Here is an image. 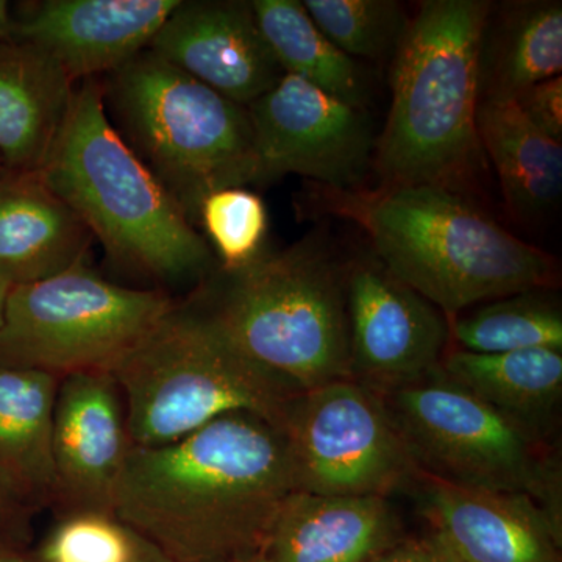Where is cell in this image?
<instances>
[{"mask_svg":"<svg viewBox=\"0 0 562 562\" xmlns=\"http://www.w3.org/2000/svg\"><path fill=\"white\" fill-rule=\"evenodd\" d=\"M91 232L38 173L0 179V283L22 286L87 258Z\"/></svg>","mask_w":562,"mask_h":562,"instance_id":"18","label":"cell"},{"mask_svg":"<svg viewBox=\"0 0 562 562\" xmlns=\"http://www.w3.org/2000/svg\"><path fill=\"white\" fill-rule=\"evenodd\" d=\"M538 131L562 143V77L538 81L513 99Z\"/></svg>","mask_w":562,"mask_h":562,"instance_id":"29","label":"cell"},{"mask_svg":"<svg viewBox=\"0 0 562 562\" xmlns=\"http://www.w3.org/2000/svg\"><path fill=\"white\" fill-rule=\"evenodd\" d=\"M476 135L517 220H543L560 205L562 143L538 131L516 103L480 99Z\"/></svg>","mask_w":562,"mask_h":562,"instance_id":"21","label":"cell"},{"mask_svg":"<svg viewBox=\"0 0 562 562\" xmlns=\"http://www.w3.org/2000/svg\"><path fill=\"white\" fill-rule=\"evenodd\" d=\"M155 547L114 512L63 513L35 554L40 562H146Z\"/></svg>","mask_w":562,"mask_h":562,"instance_id":"27","label":"cell"},{"mask_svg":"<svg viewBox=\"0 0 562 562\" xmlns=\"http://www.w3.org/2000/svg\"><path fill=\"white\" fill-rule=\"evenodd\" d=\"M0 562H40L35 552H29L24 542L0 535Z\"/></svg>","mask_w":562,"mask_h":562,"instance_id":"32","label":"cell"},{"mask_svg":"<svg viewBox=\"0 0 562 562\" xmlns=\"http://www.w3.org/2000/svg\"><path fill=\"white\" fill-rule=\"evenodd\" d=\"M146 562H173L172 560H169V558H166L165 554H161L158 552L157 549L151 552L150 557L147 558Z\"/></svg>","mask_w":562,"mask_h":562,"instance_id":"35","label":"cell"},{"mask_svg":"<svg viewBox=\"0 0 562 562\" xmlns=\"http://www.w3.org/2000/svg\"><path fill=\"white\" fill-rule=\"evenodd\" d=\"M547 290L497 299L449 321L450 339L458 349L502 353L527 349L562 351V313Z\"/></svg>","mask_w":562,"mask_h":562,"instance_id":"25","label":"cell"},{"mask_svg":"<svg viewBox=\"0 0 562 562\" xmlns=\"http://www.w3.org/2000/svg\"><path fill=\"white\" fill-rule=\"evenodd\" d=\"M280 431L297 491L387 498L420 473L382 395L357 380L294 395Z\"/></svg>","mask_w":562,"mask_h":562,"instance_id":"10","label":"cell"},{"mask_svg":"<svg viewBox=\"0 0 562 562\" xmlns=\"http://www.w3.org/2000/svg\"><path fill=\"white\" fill-rule=\"evenodd\" d=\"M102 98L111 124L192 224L211 192L262 184L246 106L154 52L109 74Z\"/></svg>","mask_w":562,"mask_h":562,"instance_id":"6","label":"cell"},{"mask_svg":"<svg viewBox=\"0 0 562 562\" xmlns=\"http://www.w3.org/2000/svg\"><path fill=\"white\" fill-rule=\"evenodd\" d=\"M243 562H261L260 557L251 558V560L243 561Z\"/></svg>","mask_w":562,"mask_h":562,"instance_id":"36","label":"cell"},{"mask_svg":"<svg viewBox=\"0 0 562 562\" xmlns=\"http://www.w3.org/2000/svg\"><path fill=\"white\" fill-rule=\"evenodd\" d=\"M321 205L357 222L372 254L446 316L482 302L549 290L557 262L506 232L461 192L441 187L321 190Z\"/></svg>","mask_w":562,"mask_h":562,"instance_id":"2","label":"cell"},{"mask_svg":"<svg viewBox=\"0 0 562 562\" xmlns=\"http://www.w3.org/2000/svg\"><path fill=\"white\" fill-rule=\"evenodd\" d=\"M33 509L0 468V535L24 542Z\"/></svg>","mask_w":562,"mask_h":562,"instance_id":"30","label":"cell"},{"mask_svg":"<svg viewBox=\"0 0 562 562\" xmlns=\"http://www.w3.org/2000/svg\"><path fill=\"white\" fill-rule=\"evenodd\" d=\"M380 395L420 472L524 495L562 522L561 472L541 431L498 412L441 368Z\"/></svg>","mask_w":562,"mask_h":562,"instance_id":"8","label":"cell"},{"mask_svg":"<svg viewBox=\"0 0 562 562\" xmlns=\"http://www.w3.org/2000/svg\"><path fill=\"white\" fill-rule=\"evenodd\" d=\"M133 447L187 438L225 414L281 428L295 392L250 361L194 301L177 305L110 371Z\"/></svg>","mask_w":562,"mask_h":562,"instance_id":"7","label":"cell"},{"mask_svg":"<svg viewBox=\"0 0 562 562\" xmlns=\"http://www.w3.org/2000/svg\"><path fill=\"white\" fill-rule=\"evenodd\" d=\"M295 491L279 428L232 413L179 441L132 447L113 512L173 562H243Z\"/></svg>","mask_w":562,"mask_h":562,"instance_id":"1","label":"cell"},{"mask_svg":"<svg viewBox=\"0 0 562 562\" xmlns=\"http://www.w3.org/2000/svg\"><path fill=\"white\" fill-rule=\"evenodd\" d=\"M5 169L2 168V165H0V179H2L3 176H5Z\"/></svg>","mask_w":562,"mask_h":562,"instance_id":"37","label":"cell"},{"mask_svg":"<svg viewBox=\"0 0 562 562\" xmlns=\"http://www.w3.org/2000/svg\"><path fill=\"white\" fill-rule=\"evenodd\" d=\"M198 222L222 262L221 271H236L265 254L268 209L247 188H224L206 195Z\"/></svg>","mask_w":562,"mask_h":562,"instance_id":"28","label":"cell"},{"mask_svg":"<svg viewBox=\"0 0 562 562\" xmlns=\"http://www.w3.org/2000/svg\"><path fill=\"white\" fill-rule=\"evenodd\" d=\"M74 81L54 58L16 38L0 40V165L36 173L68 117Z\"/></svg>","mask_w":562,"mask_h":562,"instance_id":"19","label":"cell"},{"mask_svg":"<svg viewBox=\"0 0 562 562\" xmlns=\"http://www.w3.org/2000/svg\"><path fill=\"white\" fill-rule=\"evenodd\" d=\"M314 24L344 54L383 60L395 54L409 18L395 0H303Z\"/></svg>","mask_w":562,"mask_h":562,"instance_id":"26","label":"cell"},{"mask_svg":"<svg viewBox=\"0 0 562 562\" xmlns=\"http://www.w3.org/2000/svg\"><path fill=\"white\" fill-rule=\"evenodd\" d=\"M492 3L425 0L395 50L392 102L373 168L382 187L460 192L480 160L479 52Z\"/></svg>","mask_w":562,"mask_h":562,"instance_id":"4","label":"cell"},{"mask_svg":"<svg viewBox=\"0 0 562 562\" xmlns=\"http://www.w3.org/2000/svg\"><path fill=\"white\" fill-rule=\"evenodd\" d=\"M562 72L560 0L492 3L479 52L480 99L513 101Z\"/></svg>","mask_w":562,"mask_h":562,"instance_id":"20","label":"cell"},{"mask_svg":"<svg viewBox=\"0 0 562 562\" xmlns=\"http://www.w3.org/2000/svg\"><path fill=\"white\" fill-rule=\"evenodd\" d=\"M255 20L283 74L366 110L369 83L360 63L339 50L299 0H254Z\"/></svg>","mask_w":562,"mask_h":562,"instance_id":"24","label":"cell"},{"mask_svg":"<svg viewBox=\"0 0 562 562\" xmlns=\"http://www.w3.org/2000/svg\"><path fill=\"white\" fill-rule=\"evenodd\" d=\"M346 301L351 375L358 383L384 394L441 366L449 321L372 250L347 262Z\"/></svg>","mask_w":562,"mask_h":562,"instance_id":"12","label":"cell"},{"mask_svg":"<svg viewBox=\"0 0 562 562\" xmlns=\"http://www.w3.org/2000/svg\"><path fill=\"white\" fill-rule=\"evenodd\" d=\"M124 401L110 372L63 376L54 414L55 502L61 512H113L132 450Z\"/></svg>","mask_w":562,"mask_h":562,"instance_id":"13","label":"cell"},{"mask_svg":"<svg viewBox=\"0 0 562 562\" xmlns=\"http://www.w3.org/2000/svg\"><path fill=\"white\" fill-rule=\"evenodd\" d=\"M13 38V18L9 3L0 0V40Z\"/></svg>","mask_w":562,"mask_h":562,"instance_id":"33","label":"cell"},{"mask_svg":"<svg viewBox=\"0 0 562 562\" xmlns=\"http://www.w3.org/2000/svg\"><path fill=\"white\" fill-rule=\"evenodd\" d=\"M420 514L458 562H561L562 522L524 495L420 472Z\"/></svg>","mask_w":562,"mask_h":562,"instance_id":"15","label":"cell"},{"mask_svg":"<svg viewBox=\"0 0 562 562\" xmlns=\"http://www.w3.org/2000/svg\"><path fill=\"white\" fill-rule=\"evenodd\" d=\"M36 173L117 265L168 283L209 272V244L111 124L98 79L74 90L68 117Z\"/></svg>","mask_w":562,"mask_h":562,"instance_id":"3","label":"cell"},{"mask_svg":"<svg viewBox=\"0 0 562 562\" xmlns=\"http://www.w3.org/2000/svg\"><path fill=\"white\" fill-rule=\"evenodd\" d=\"M371 562H458L435 536L402 538Z\"/></svg>","mask_w":562,"mask_h":562,"instance_id":"31","label":"cell"},{"mask_svg":"<svg viewBox=\"0 0 562 562\" xmlns=\"http://www.w3.org/2000/svg\"><path fill=\"white\" fill-rule=\"evenodd\" d=\"M10 288L5 284L0 283V324H2L3 306H5L7 294H9Z\"/></svg>","mask_w":562,"mask_h":562,"instance_id":"34","label":"cell"},{"mask_svg":"<svg viewBox=\"0 0 562 562\" xmlns=\"http://www.w3.org/2000/svg\"><path fill=\"white\" fill-rule=\"evenodd\" d=\"M194 302L236 349L295 394L353 380L346 266L317 232L221 271Z\"/></svg>","mask_w":562,"mask_h":562,"instance_id":"5","label":"cell"},{"mask_svg":"<svg viewBox=\"0 0 562 562\" xmlns=\"http://www.w3.org/2000/svg\"><path fill=\"white\" fill-rule=\"evenodd\" d=\"M247 111L262 184L295 173L325 190L364 188L376 143L366 110L283 74Z\"/></svg>","mask_w":562,"mask_h":562,"instance_id":"11","label":"cell"},{"mask_svg":"<svg viewBox=\"0 0 562 562\" xmlns=\"http://www.w3.org/2000/svg\"><path fill=\"white\" fill-rule=\"evenodd\" d=\"M147 49L246 109L283 77L241 0L180 2Z\"/></svg>","mask_w":562,"mask_h":562,"instance_id":"14","label":"cell"},{"mask_svg":"<svg viewBox=\"0 0 562 562\" xmlns=\"http://www.w3.org/2000/svg\"><path fill=\"white\" fill-rule=\"evenodd\" d=\"M58 376L0 364V468L33 508L54 505Z\"/></svg>","mask_w":562,"mask_h":562,"instance_id":"22","label":"cell"},{"mask_svg":"<svg viewBox=\"0 0 562 562\" xmlns=\"http://www.w3.org/2000/svg\"><path fill=\"white\" fill-rule=\"evenodd\" d=\"M172 306L160 291L102 279L85 258L49 279L11 288L0 324V364L58 379L110 372Z\"/></svg>","mask_w":562,"mask_h":562,"instance_id":"9","label":"cell"},{"mask_svg":"<svg viewBox=\"0 0 562 562\" xmlns=\"http://www.w3.org/2000/svg\"><path fill=\"white\" fill-rule=\"evenodd\" d=\"M439 368L498 412L541 432L561 401V350L475 353L453 349L446 351Z\"/></svg>","mask_w":562,"mask_h":562,"instance_id":"23","label":"cell"},{"mask_svg":"<svg viewBox=\"0 0 562 562\" xmlns=\"http://www.w3.org/2000/svg\"><path fill=\"white\" fill-rule=\"evenodd\" d=\"M180 0H46L13 20V38L54 58L69 79H98L147 49Z\"/></svg>","mask_w":562,"mask_h":562,"instance_id":"16","label":"cell"},{"mask_svg":"<svg viewBox=\"0 0 562 562\" xmlns=\"http://www.w3.org/2000/svg\"><path fill=\"white\" fill-rule=\"evenodd\" d=\"M405 538L384 497L295 491L284 502L261 562H371Z\"/></svg>","mask_w":562,"mask_h":562,"instance_id":"17","label":"cell"}]
</instances>
